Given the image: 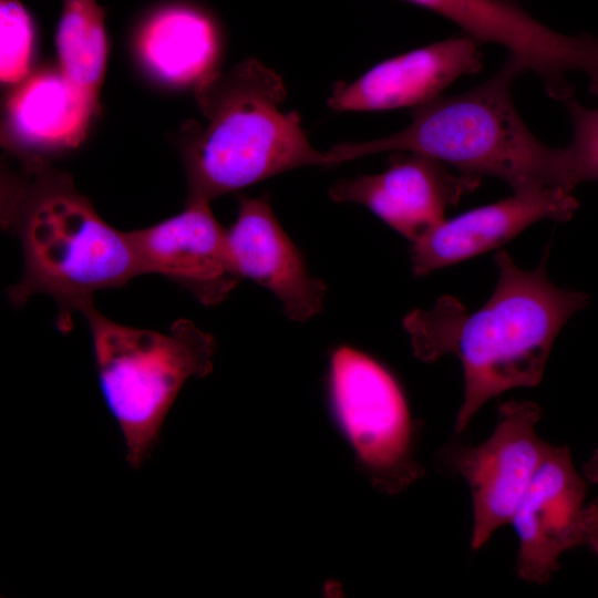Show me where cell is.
<instances>
[{"label":"cell","mask_w":598,"mask_h":598,"mask_svg":"<svg viewBox=\"0 0 598 598\" xmlns=\"http://www.w3.org/2000/svg\"><path fill=\"white\" fill-rule=\"evenodd\" d=\"M543 416L534 402L508 401L498 409L496 426L476 446L448 445L444 465L468 484L473 504L472 550L483 547L512 515L551 444L536 424Z\"/></svg>","instance_id":"7"},{"label":"cell","mask_w":598,"mask_h":598,"mask_svg":"<svg viewBox=\"0 0 598 598\" xmlns=\"http://www.w3.org/2000/svg\"><path fill=\"white\" fill-rule=\"evenodd\" d=\"M585 478L590 483H598V446L592 452L589 460L582 466Z\"/></svg>","instance_id":"20"},{"label":"cell","mask_w":598,"mask_h":598,"mask_svg":"<svg viewBox=\"0 0 598 598\" xmlns=\"http://www.w3.org/2000/svg\"><path fill=\"white\" fill-rule=\"evenodd\" d=\"M547 249L540 265L519 269L505 250L494 259L496 289L475 313L457 318L453 300L404 319L414 353L432 362L452 352L464 372V399L455 431H464L481 408L501 393L535 386L543 378L554 341L568 319L588 303L584 292L556 287L547 277Z\"/></svg>","instance_id":"1"},{"label":"cell","mask_w":598,"mask_h":598,"mask_svg":"<svg viewBox=\"0 0 598 598\" xmlns=\"http://www.w3.org/2000/svg\"><path fill=\"white\" fill-rule=\"evenodd\" d=\"M141 274L171 279L206 306L221 302L241 279L230 257L227 229L209 203L189 202L179 214L130 231Z\"/></svg>","instance_id":"10"},{"label":"cell","mask_w":598,"mask_h":598,"mask_svg":"<svg viewBox=\"0 0 598 598\" xmlns=\"http://www.w3.org/2000/svg\"><path fill=\"white\" fill-rule=\"evenodd\" d=\"M202 123L183 142L186 203L205 202L302 166H330L297 112H283L281 76L256 59L215 70L194 85Z\"/></svg>","instance_id":"3"},{"label":"cell","mask_w":598,"mask_h":598,"mask_svg":"<svg viewBox=\"0 0 598 598\" xmlns=\"http://www.w3.org/2000/svg\"><path fill=\"white\" fill-rule=\"evenodd\" d=\"M32 21L18 0H0V78L18 84L29 75L32 55Z\"/></svg>","instance_id":"18"},{"label":"cell","mask_w":598,"mask_h":598,"mask_svg":"<svg viewBox=\"0 0 598 598\" xmlns=\"http://www.w3.org/2000/svg\"><path fill=\"white\" fill-rule=\"evenodd\" d=\"M80 312L91 330L102 395L123 434L126 461L137 470L185 382L212 372L216 341L187 319L161 333L110 320L93 301Z\"/></svg>","instance_id":"5"},{"label":"cell","mask_w":598,"mask_h":598,"mask_svg":"<svg viewBox=\"0 0 598 598\" xmlns=\"http://www.w3.org/2000/svg\"><path fill=\"white\" fill-rule=\"evenodd\" d=\"M577 207L578 202L570 192L545 187L514 193L511 197L445 219L413 243V274L424 276L478 256L502 246L538 220H567Z\"/></svg>","instance_id":"12"},{"label":"cell","mask_w":598,"mask_h":598,"mask_svg":"<svg viewBox=\"0 0 598 598\" xmlns=\"http://www.w3.org/2000/svg\"><path fill=\"white\" fill-rule=\"evenodd\" d=\"M136 48L144 66L159 81L195 85L217 70L219 33L206 12L186 4L168 6L143 23Z\"/></svg>","instance_id":"15"},{"label":"cell","mask_w":598,"mask_h":598,"mask_svg":"<svg viewBox=\"0 0 598 598\" xmlns=\"http://www.w3.org/2000/svg\"><path fill=\"white\" fill-rule=\"evenodd\" d=\"M587 482L575 468L568 446L551 444L509 522L519 542V578L546 584L559 568L563 553L586 545Z\"/></svg>","instance_id":"8"},{"label":"cell","mask_w":598,"mask_h":598,"mask_svg":"<svg viewBox=\"0 0 598 598\" xmlns=\"http://www.w3.org/2000/svg\"><path fill=\"white\" fill-rule=\"evenodd\" d=\"M588 506L592 511L596 520L598 522V497H596L591 503H589Z\"/></svg>","instance_id":"21"},{"label":"cell","mask_w":598,"mask_h":598,"mask_svg":"<svg viewBox=\"0 0 598 598\" xmlns=\"http://www.w3.org/2000/svg\"><path fill=\"white\" fill-rule=\"evenodd\" d=\"M227 243L240 277L270 290L290 320L306 321L321 311L327 286L309 275L266 198L239 197L236 221L227 229Z\"/></svg>","instance_id":"13"},{"label":"cell","mask_w":598,"mask_h":598,"mask_svg":"<svg viewBox=\"0 0 598 598\" xmlns=\"http://www.w3.org/2000/svg\"><path fill=\"white\" fill-rule=\"evenodd\" d=\"M482 177L453 174L431 157L395 152L379 174L341 178L329 189L337 203L368 207L402 236L415 243L445 220V212L475 190Z\"/></svg>","instance_id":"9"},{"label":"cell","mask_w":598,"mask_h":598,"mask_svg":"<svg viewBox=\"0 0 598 598\" xmlns=\"http://www.w3.org/2000/svg\"><path fill=\"white\" fill-rule=\"evenodd\" d=\"M564 104L573 137L559 148V186L571 192L580 183L598 181V109L585 107L574 97Z\"/></svg>","instance_id":"17"},{"label":"cell","mask_w":598,"mask_h":598,"mask_svg":"<svg viewBox=\"0 0 598 598\" xmlns=\"http://www.w3.org/2000/svg\"><path fill=\"white\" fill-rule=\"evenodd\" d=\"M21 171L4 184L2 220L20 240L21 279L7 290L14 306L35 293L52 297L58 326L68 331L73 312L96 291L141 275L130 233L109 225L71 176L37 155L21 157Z\"/></svg>","instance_id":"2"},{"label":"cell","mask_w":598,"mask_h":598,"mask_svg":"<svg viewBox=\"0 0 598 598\" xmlns=\"http://www.w3.org/2000/svg\"><path fill=\"white\" fill-rule=\"evenodd\" d=\"M525 72L507 53L496 73L477 86L413 107L404 128L332 146L328 150L332 164L382 152H411L466 175L499 178L514 193L559 187V148L547 146L530 131L513 100V83Z\"/></svg>","instance_id":"4"},{"label":"cell","mask_w":598,"mask_h":598,"mask_svg":"<svg viewBox=\"0 0 598 598\" xmlns=\"http://www.w3.org/2000/svg\"><path fill=\"white\" fill-rule=\"evenodd\" d=\"M97 110V99L62 71L41 70L17 84L6 106L11 147L54 151L76 147Z\"/></svg>","instance_id":"14"},{"label":"cell","mask_w":598,"mask_h":598,"mask_svg":"<svg viewBox=\"0 0 598 598\" xmlns=\"http://www.w3.org/2000/svg\"><path fill=\"white\" fill-rule=\"evenodd\" d=\"M480 43L462 34L388 59L351 83H337L327 100L334 111H389L419 106L456 79L483 69Z\"/></svg>","instance_id":"11"},{"label":"cell","mask_w":598,"mask_h":598,"mask_svg":"<svg viewBox=\"0 0 598 598\" xmlns=\"http://www.w3.org/2000/svg\"><path fill=\"white\" fill-rule=\"evenodd\" d=\"M333 422L359 468L379 492L393 495L417 480V425L401 386L370 355L350 347L333 351L328 373Z\"/></svg>","instance_id":"6"},{"label":"cell","mask_w":598,"mask_h":598,"mask_svg":"<svg viewBox=\"0 0 598 598\" xmlns=\"http://www.w3.org/2000/svg\"><path fill=\"white\" fill-rule=\"evenodd\" d=\"M55 41L62 73L97 99L107 60L104 10L95 0H63Z\"/></svg>","instance_id":"16"},{"label":"cell","mask_w":598,"mask_h":598,"mask_svg":"<svg viewBox=\"0 0 598 598\" xmlns=\"http://www.w3.org/2000/svg\"><path fill=\"white\" fill-rule=\"evenodd\" d=\"M584 518L586 526V545H588L598 557V522L588 505L585 507Z\"/></svg>","instance_id":"19"}]
</instances>
